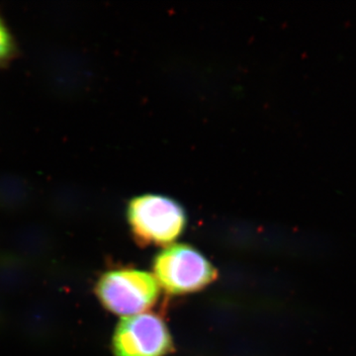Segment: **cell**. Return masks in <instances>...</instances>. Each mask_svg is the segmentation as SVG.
<instances>
[{
	"label": "cell",
	"instance_id": "cell-4",
	"mask_svg": "<svg viewBox=\"0 0 356 356\" xmlns=\"http://www.w3.org/2000/svg\"><path fill=\"white\" fill-rule=\"evenodd\" d=\"M172 350L165 321L149 312L122 318L112 337L114 356H165Z\"/></svg>",
	"mask_w": 356,
	"mask_h": 356
},
{
	"label": "cell",
	"instance_id": "cell-5",
	"mask_svg": "<svg viewBox=\"0 0 356 356\" xmlns=\"http://www.w3.org/2000/svg\"><path fill=\"white\" fill-rule=\"evenodd\" d=\"M15 46L13 37L0 18V65L6 64L14 56Z\"/></svg>",
	"mask_w": 356,
	"mask_h": 356
},
{
	"label": "cell",
	"instance_id": "cell-1",
	"mask_svg": "<svg viewBox=\"0 0 356 356\" xmlns=\"http://www.w3.org/2000/svg\"><path fill=\"white\" fill-rule=\"evenodd\" d=\"M127 218L136 242L142 245H170L182 235L187 222L180 204L156 194L132 199Z\"/></svg>",
	"mask_w": 356,
	"mask_h": 356
},
{
	"label": "cell",
	"instance_id": "cell-3",
	"mask_svg": "<svg viewBox=\"0 0 356 356\" xmlns=\"http://www.w3.org/2000/svg\"><path fill=\"white\" fill-rule=\"evenodd\" d=\"M159 287L172 295L200 291L217 280L218 271L198 250L178 243L163 248L153 261Z\"/></svg>",
	"mask_w": 356,
	"mask_h": 356
},
{
	"label": "cell",
	"instance_id": "cell-2",
	"mask_svg": "<svg viewBox=\"0 0 356 356\" xmlns=\"http://www.w3.org/2000/svg\"><path fill=\"white\" fill-rule=\"evenodd\" d=\"M161 287L153 274L135 268L106 271L95 284L102 305L115 315L129 317L143 313L158 301Z\"/></svg>",
	"mask_w": 356,
	"mask_h": 356
}]
</instances>
